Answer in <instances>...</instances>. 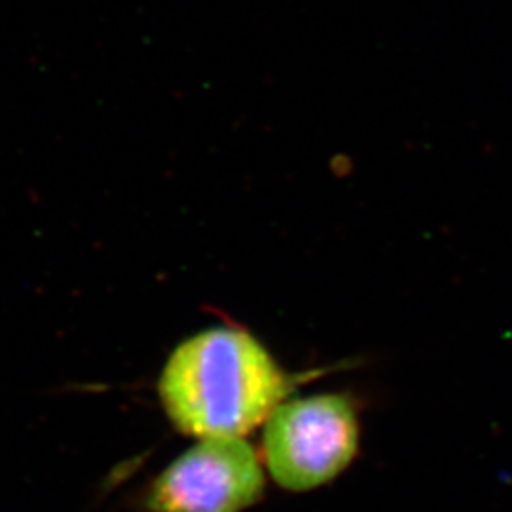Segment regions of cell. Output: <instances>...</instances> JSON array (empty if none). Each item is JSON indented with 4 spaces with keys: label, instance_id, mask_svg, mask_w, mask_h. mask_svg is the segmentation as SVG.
Returning <instances> with one entry per match:
<instances>
[{
    "label": "cell",
    "instance_id": "1",
    "mask_svg": "<svg viewBox=\"0 0 512 512\" xmlns=\"http://www.w3.org/2000/svg\"><path fill=\"white\" fill-rule=\"evenodd\" d=\"M289 389L291 380L256 338L224 327L188 338L160 378L167 418L196 439L247 435L270 418Z\"/></svg>",
    "mask_w": 512,
    "mask_h": 512
},
{
    "label": "cell",
    "instance_id": "2",
    "mask_svg": "<svg viewBox=\"0 0 512 512\" xmlns=\"http://www.w3.org/2000/svg\"><path fill=\"white\" fill-rule=\"evenodd\" d=\"M262 450L266 467L281 488H319L357 456V408L346 395H315L279 404L266 420Z\"/></svg>",
    "mask_w": 512,
    "mask_h": 512
},
{
    "label": "cell",
    "instance_id": "3",
    "mask_svg": "<svg viewBox=\"0 0 512 512\" xmlns=\"http://www.w3.org/2000/svg\"><path fill=\"white\" fill-rule=\"evenodd\" d=\"M264 492L255 448L243 437L200 439L148 490V512H243Z\"/></svg>",
    "mask_w": 512,
    "mask_h": 512
}]
</instances>
